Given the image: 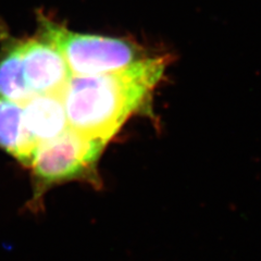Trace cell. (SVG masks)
<instances>
[{
	"instance_id": "obj_1",
	"label": "cell",
	"mask_w": 261,
	"mask_h": 261,
	"mask_svg": "<svg viewBox=\"0 0 261 261\" xmlns=\"http://www.w3.org/2000/svg\"><path fill=\"white\" fill-rule=\"evenodd\" d=\"M166 64V58H143L117 72L72 75L62 93L70 127L108 143L133 114L150 106Z\"/></svg>"
},
{
	"instance_id": "obj_2",
	"label": "cell",
	"mask_w": 261,
	"mask_h": 261,
	"mask_svg": "<svg viewBox=\"0 0 261 261\" xmlns=\"http://www.w3.org/2000/svg\"><path fill=\"white\" fill-rule=\"evenodd\" d=\"M39 36L62 55L72 75L76 76L117 72L143 59L138 48L127 40L81 34L46 18L40 19Z\"/></svg>"
},
{
	"instance_id": "obj_3",
	"label": "cell",
	"mask_w": 261,
	"mask_h": 261,
	"mask_svg": "<svg viewBox=\"0 0 261 261\" xmlns=\"http://www.w3.org/2000/svg\"><path fill=\"white\" fill-rule=\"evenodd\" d=\"M107 143L69 127L53 140L40 142L31 168L36 182L45 186L95 176L98 159Z\"/></svg>"
},
{
	"instance_id": "obj_4",
	"label": "cell",
	"mask_w": 261,
	"mask_h": 261,
	"mask_svg": "<svg viewBox=\"0 0 261 261\" xmlns=\"http://www.w3.org/2000/svg\"><path fill=\"white\" fill-rule=\"evenodd\" d=\"M24 73L35 94H61L72 73L62 55L42 36L19 42Z\"/></svg>"
},
{
	"instance_id": "obj_5",
	"label": "cell",
	"mask_w": 261,
	"mask_h": 261,
	"mask_svg": "<svg viewBox=\"0 0 261 261\" xmlns=\"http://www.w3.org/2000/svg\"><path fill=\"white\" fill-rule=\"evenodd\" d=\"M23 110L29 132L38 143L53 140L70 127L61 94H36L23 105Z\"/></svg>"
},
{
	"instance_id": "obj_6",
	"label": "cell",
	"mask_w": 261,
	"mask_h": 261,
	"mask_svg": "<svg viewBox=\"0 0 261 261\" xmlns=\"http://www.w3.org/2000/svg\"><path fill=\"white\" fill-rule=\"evenodd\" d=\"M38 144L25 125L23 106L0 97V149L30 167Z\"/></svg>"
},
{
	"instance_id": "obj_7",
	"label": "cell",
	"mask_w": 261,
	"mask_h": 261,
	"mask_svg": "<svg viewBox=\"0 0 261 261\" xmlns=\"http://www.w3.org/2000/svg\"><path fill=\"white\" fill-rule=\"evenodd\" d=\"M35 95L24 73L19 42L9 43L0 53V97L23 106Z\"/></svg>"
}]
</instances>
